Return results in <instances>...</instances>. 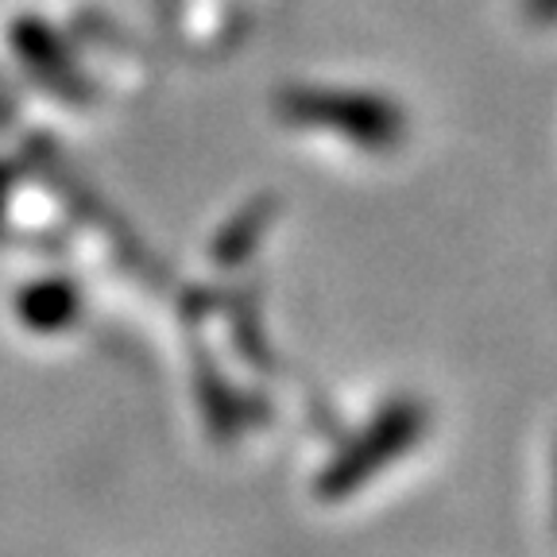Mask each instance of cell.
Listing matches in <instances>:
<instances>
[{"mask_svg": "<svg viewBox=\"0 0 557 557\" xmlns=\"http://www.w3.org/2000/svg\"><path fill=\"white\" fill-rule=\"evenodd\" d=\"M78 313V295L70 283H39V287L24 290L20 298V318L35 330H59V325L74 322Z\"/></svg>", "mask_w": 557, "mask_h": 557, "instance_id": "6da1fadb", "label": "cell"}]
</instances>
